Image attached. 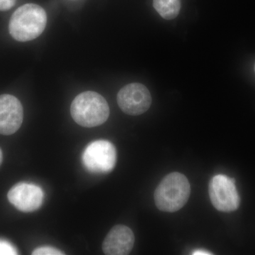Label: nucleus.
I'll return each mask as SVG.
<instances>
[{
	"label": "nucleus",
	"instance_id": "ddd939ff",
	"mask_svg": "<svg viewBox=\"0 0 255 255\" xmlns=\"http://www.w3.org/2000/svg\"><path fill=\"white\" fill-rule=\"evenodd\" d=\"M16 0H0V11L11 9L16 4Z\"/></svg>",
	"mask_w": 255,
	"mask_h": 255
},
{
	"label": "nucleus",
	"instance_id": "1a4fd4ad",
	"mask_svg": "<svg viewBox=\"0 0 255 255\" xmlns=\"http://www.w3.org/2000/svg\"><path fill=\"white\" fill-rule=\"evenodd\" d=\"M135 236L131 230L122 225L114 226L106 236L102 251L107 255H127L131 252Z\"/></svg>",
	"mask_w": 255,
	"mask_h": 255
},
{
	"label": "nucleus",
	"instance_id": "4468645a",
	"mask_svg": "<svg viewBox=\"0 0 255 255\" xmlns=\"http://www.w3.org/2000/svg\"><path fill=\"white\" fill-rule=\"evenodd\" d=\"M192 255H212V253H209V252L205 251H194V253H192Z\"/></svg>",
	"mask_w": 255,
	"mask_h": 255
},
{
	"label": "nucleus",
	"instance_id": "0eeeda50",
	"mask_svg": "<svg viewBox=\"0 0 255 255\" xmlns=\"http://www.w3.org/2000/svg\"><path fill=\"white\" fill-rule=\"evenodd\" d=\"M43 192L41 188L30 183H18L9 191V201L18 210L28 213L36 211L43 201Z\"/></svg>",
	"mask_w": 255,
	"mask_h": 255
},
{
	"label": "nucleus",
	"instance_id": "7ed1b4c3",
	"mask_svg": "<svg viewBox=\"0 0 255 255\" xmlns=\"http://www.w3.org/2000/svg\"><path fill=\"white\" fill-rule=\"evenodd\" d=\"M190 193L187 178L179 172H172L157 186L154 194L155 205L164 212H176L187 204Z\"/></svg>",
	"mask_w": 255,
	"mask_h": 255
},
{
	"label": "nucleus",
	"instance_id": "39448f33",
	"mask_svg": "<svg viewBox=\"0 0 255 255\" xmlns=\"http://www.w3.org/2000/svg\"><path fill=\"white\" fill-rule=\"evenodd\" d=\"M209 196L213 206L222 212H232L240 206V196L235 180L224 174H218L209 183Z\"/></svg>",
	"mask_w": 255,
	"mask_h": 255
},
{
	"label": "nucleus",
	"instance_id": "423d86ee",
	"mask_svg": "<svg viewBox=\"0 0 255 255\" xmlns=\"http://www.w3.org/2000/svg\"><path fill=\"white\" fill-rule=\"evenodd\" d=\"M117 102L124 113L138 116L149 110L152 97L145 85L131 83L124 86L117 95Z\"/></svg>",
	"mask_w": 255,
	"mask_h": 255
},
{
	"label": "nucleus",
	"instance_id": "6e6552de",
	"mask_svg": "<svg viewBox=\"0 0 255 255\" xmlns=\"http://www.w3.org/2000/svg\"><path fill=\"white\" fill-rule=\"evenodd\" d=\"M23 119V107L19 100L13 95H0V134H14L21 127Z\"/></svg>",
	"mask_w": 255,
	"mask_h": 255
},
{
	"label": "nucleus",
	"instance_id": "f257e3e1",
	"mask_svg": "<svg viewBox=\"0 0 255 255\" xmlns=\"http://www.w3.org/2000/svg\"><path fill=\"white\" fill-rule=\"evenodd\" d=\"M46 23V13L41 6L24 4L18 7L10 18L9 33L16 41H32L43 33Z\"/></svg>",
	"mask_w": 255,
	"mask_h": 255
},
{
	"label": "nucleus",
	"instance_id": "2eb2a0df",
	"mask_svg": "<svg viewBox=\"0 0 255 255\" xmlns=\"http://www.w3.org/2000/svg\"><path fill=\"white\" fill-rule=\"evenodd\" d=\"M3 160V155L2 152H1V149H0V165H1V162Z\"/></svg>",
	"mask_w": 255,
	"mask_h": 255
},
{
	"label": "nucleus",
	"instance_id": "dca6fc26",
	"mask_svg": "<svg viewBox=\"0 0 255 255\" xmlns=\"http://www.w3.org/2000/svg\"></svg>",
	"mask_w": 255,
	"mask_h": 255
},
{
	"label": "nucleus",
	"instance_id": "9d476101",
	"mask_svg": "<svg viewBox=\"0 0 255 255\" xmlns=\"http://www.w3.org/2000/svg\"><path fill=\"white\" fill-rule=\"evenodd\" d=\"M153 6L157 13L164 19L177 17L181 9L180 0H154Z\"/></svg>",
	"mask_w": 255,
	"mask_h": 255
},
{
	"label": "nucleus",
	"instance_id": "9b49d317",
	"mask_svg": "<svg viewBox=\"0 0 255 255\" xmlns=\"http://www.w3.org/2000/svg\"><path fill=\"white\" fill-rule=\"evenodd\" d=\"M17 251L9 242L0 240V255H17Z\"/></svg>",
	"mask_w": 255,
	"mask_h": 255
},
{
	"label": "nucleus",
	"instance_id": "f03ea898",
	"mask_svg": "<svg viewBox=\"0 0 255 255\" xmlns=\"http://www.w3.org/2000/svg\"><path fill=\"white\" fill-rule=\"evenodd\" d=\"M75 122L81 127H99L110 117V107L105 99L95 92H82L75 97L70 107Z\"/></svg>",
	"mask_w": 255,
	"mask_h": 255
},
{
	"label": "nucleus",
	"instance_id": "20e7f679",
	"mask_svg": "<svg viewBox=\"0 0 255 255\" xmlns=\"http://www.w3.org/2000/svg\"><path fill=\"white\" fill-rule=\"evenodd\" d=\"M117 158V150L113 144L104 140L89 144L82 155L85 168L95 174L110 173L115 167Z\"/></svg>",
	"mask_w": 255,
	"mask_h": 255
},
{
	"label": "nucleus",
	"instance_id": "f8f14e48",
	"mask_svg": "<svg viewBox=\"0 0 255 255\" xmlns=\"http://www.w3.org/2000/svg\"><path fill=\"white\" fill-rule=\"evenodd\" d=\"M33 255H65L63 252L58 251L51 247H42L35 250L32 253Z\"/></svg>",
	"mask_w": 255,
	"mask_h": 255
}]
</instances>
